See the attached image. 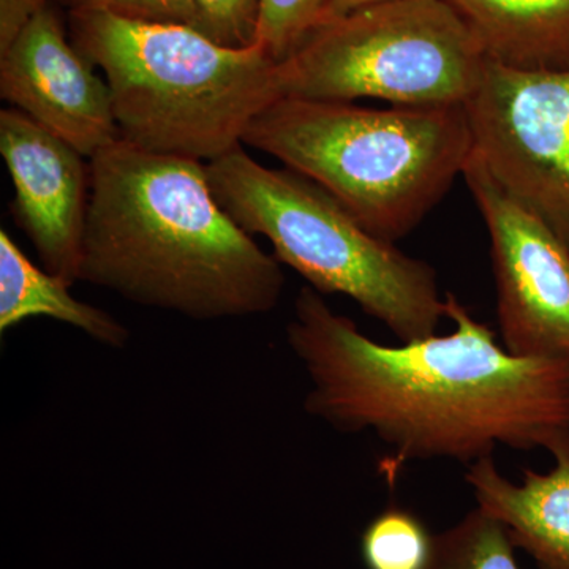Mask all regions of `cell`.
Wrapping results in <instances>:
<instances>
[{"mask_svg": "<svg viewBox=\"0 0 569 569\" xmlns=\"http://www.w3.org/2000/svg\"><path fill=\"white\" fill-rule=\"evenodd\" d=\"M447 336L383 346L306 287L287 342L309 378L305 408L342 433H372L396 466L492 458L498 447H569V359L519 358L452 293Z\"/></svg>", "mask_w": 569, "mask_h": 569, "instance_id": "6da1fadb", "label": "cell"}, {"mask_svg": "<svg viewBox=\"0 0 569 569\" xmlns=\"http://www.w3.org/2000/svg\"><path fill=\"white\" fill-rule=\"evenodd\" d=\"M80 280L197 321L263 316L284 287L213 197L206 163L122 138L97 152Z\"/></svg>", "mask_w": 569, "mask_h": 569, "instance_id": "7a4b0ae2", "label": "cell"}, {"mask_svg": "<svg viewBox=\"0 0 569 569\" xmlns=\"http://www.w3.org/2000/svg\"><path fill=\"white\" fill-rule=\"evenodd\" d=\"M244 144L323 187L392 244L436 208L473 152L463 103L378 110L291 97L253 119Z\"/></svg>", "mask_w": 569, "mask_h": 569, "instance_id": "3957f363", "label": "cell"}, {"mask_svg": "<svg viewBox=\"0 0 569 569\" xmlns=\"http://www.w3.org/2000/svg\"><path fill=\"white\" fill-rule=\"evenodd\" d=\"M78 51L102 70L122 140L209 163L244 144L253 119L282 99L277 63L220 47L189 26L71 11Z\"/></svg>", "mask_w": 569, "mask_h": 569, "instance_id": "277c9868", "label": "cell"}, {"mask_svg": "<svg viewBox=\"0 0 569 569\" xmlns=\"http://www.w3.org/2000/svg\"><path fill=\"white\" fill-rule=\"evenodd\" d=\"M213 197L249 234L264 236L280 263L320 295H343L400 342L436 336L447 317L436 269L385 241L323 187L269 168L242 146L206 163Z\"/></svg>", "mask_w": 569, "mask_h": 569, "instance_id": "5b68a950", "label": "cell"}, {"mask_svg": "<svg viewBox=\"0 0 569 569\" xmlns=\"http://www.w3.org/2000/svg\"><path fill=\"white\" fill-rule=\"evenodd\" d=\"M486 62L448 0H392L321 22L277 63V84L282 99L458 104L477 89Z\"/></svg>", "mask_w": 569, "mask_h": 569, "instance_id": "8992f818", "label": "cell"}, {"mask_svg": "<svg viewBox=\"0 0 569 569\" xmlns=\"http://www.w3.org/2000/svg\"><path fill=\"white\" fill-rule=\"evenodd\" d=\"M463 107L473 152L498 186L569 247V69L488 59Z\"/></svg>", "mask_w": 569, "mask_h": 569, "instance_id": "52a82bcc", "label": "cell"}, {"mask_svg": "<svg viewBox=\"0 0 569 569\" xmlns=\"http://www.w3.org/2000/svg\"><path fill=\"white\" fill-rule=\"evenodd\" d=\"M462 176L490 236L505 350L569 359V247L498 186L477 153Z\"/></svg>", "mask_w": 569, "mask_h": 569, "instance_id": "ba28073f", "label": "cell"}, {"mask_svg": "<svg viewBox=\"0 0 569 569\" xmlns=\"http://www.w3.org/2000/svg\"><path fill=\"white\" fill-rule=\"evenodd\" d=\"M0 58V97L86 159L121 138L108 82L67 40L50 7L33 14Z\"/></svg>", "mask_w": 569, "mask_h": 569, "instance_id": "9c48e42d", "label": "cell"}, {"mask_svg": "<svg viewBox=\"0 0 569 569\" xmlns=\"http://www.w3.org/2000/svg\"><path fill=\"white\" fill-rule=\"evenodd\" d=\"M0 153L13 181L14 220L36 247L41 268L69 284L78 282L91 204V162L14 108L0 111Z\"/></svg>", "mask_w": 569, "mask_h": 569, "instance_id": "30bf717a", "label": "cell"}, {"mask_svg": "<svg viewBox=\"0 0 569 569\" xmlns=\"http://www.w3.org/2000/svg\"><path fill=\"white\" fill-rule=\"evenodd\" d=\"M546 473L523 470L520 482L498 471L492 458L468 466L478 508L503 523L516 549L538 569H569V447L553 452Z\"/></svg>", "mask_w": 569, "mask_h": 569, "instance_id": "8fae6325", "label": "cell"}, {"mask_svg": "<svg viewBox=\"0 0 569 569\" xmlns=\"http://www.w3.org/2000/svg\"><path fill=\"white\" fill-rule=\"evenodd\" d=\"M486 58L520 70L569 69V0H448Z\"/></svg>", "mask_w": 569, "mask_h": 569, "instance_id": "7c38bea8", "label": "cell"}, {"mask_svg": "<svg viewBox=\"0 0 569 569\" xmlns=\"http://www.w3.org/2000/svg\"><path fill=\"white\" fill-rule=\"evenodd\" d=\"M71 284L39 268L6 230L0 231V332L29 318H51L80 329L96 342L122 348L130 332L110 313L70 293Z\"/></svg>", "mask_w": 569, "mask_h": 569, "instance_id": "4fadbf2b", "label": "cell"}, {"mask_svg": "<svg viewBox=\"0 0 569 569\" xmlns=\"http://www.w3.org/2000/svg\"><path fill=\"white\" fill-rule=\"evenodd\" d=\"M427 569L522 568L503 523L477 507L458 523L436 535L432 560Z\"/></svg>", "mask_w": 569, "mask_h": 569, "instance_id": "5bb4252c", "label": "cell"}, {"mask_svg": "<svg viewBox=\"0 0 569 569\" xmlns=\"http://www.w3.org/2000/svg\"><path fill=\"white\" fill-rule=\"evenodd\" d=\"M433 541L436 535L413 511L388 507L362 531V563L366 569H427Z\"/></svg>", "mask_w": 569, "mask_h": 569, "instance_id": "9a60e30c", "label": "cell"}, {"mask_svg": "<svg viewBox=\"0 0 569 569\" xmlns=\"http://www.w3.org/2000/svg\"><path fill=\"white\" fill-rule=\"evenodd\" d=\"M329 0H261L258 47L282 62L323 21Z\"/></svg>", "mask_w": 569, "mask_h": 569, "instance_id": "2e32d148", "label": "cell"}, {"mask_svg": "<svg viewBox=\"0 0 569 569\" xmlns=\"http://www.w3.org/2000/svg\"><path fill=\"white\" fill-rule=\"evenodd\" d=\"M194 31L233 50L257 47L261 0H194Z\"/></svg>", "mask_w": 569, "mask_h": 569, "instance_id": "e0dca14e", "label": "cell"}, {"mask_svg": "<svg viewBox=\"0 0 569 569\" xmlns=\"http://www.w3.org/2000/svg\"><path fill=\"white\" fill-rule=\"evenodd\" d=\"M71 11H103L127 20L193 28L194 0H63Z\"/></svg>", "mask_w": 569, "mask_h": 569, "instance_id": "ac0fdd59", "label": "cell"}, {"mask_svg": "<svg viewBox=\"0 0 569 569\" xmlns=\"http://www.w3.org/2000/svg\"><path fill=\"white\" fill-rule=\"evenodd\" d=\"M43 6L47 0H0V54Z\"/></svg>", "mask_w": 569, "mask_h": 569, "instance_id": "d6986e66", "label": "cell"}, {"mask_svg": "<svg viewBox=\"0 0 569 569\" xmlns=\"http://www.w3.org/2000/svg\"><path fill=\"white\" fill-rule=\"evenodd\" d=\"M383 2H392V0H329L328 7H326L323 21L321 22L337 20V18L346 17V14L353 13L356 10H361L365 9V7L377 6V3Z\"/></svg>", "mask_w": 569, "mask_h": 569, "instance_id": "ffe728a7", "label": "cell"}]
</instances>
